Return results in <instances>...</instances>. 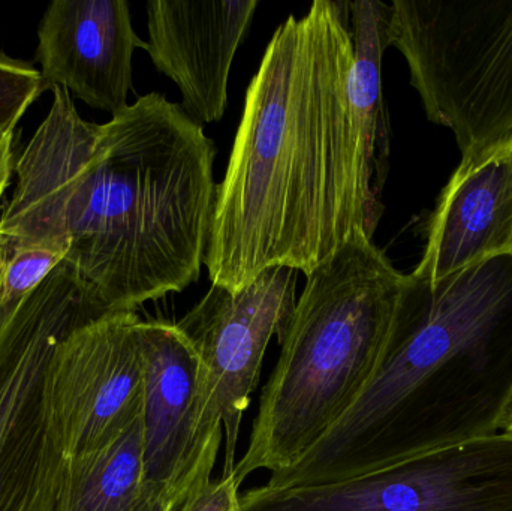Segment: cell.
I'll list each match as a JSON object with an SVG mask.
<instances>
[{
    "label": "cell",
    "instance_id": "13",
    "mask_svg": "<svg viewBox=\"0 0 512 511\" xmlns=\"http://www.w3.org/2000/svg\"><path fill=\"white\" fill-rule=\"evenodd\" d=\"M512 257V138L463 156L439 197L412 278L436 284Z\"/></svg>",
    "mask_w": 512,
    "mask_h": 511
},
{
    "label": "cell",
    "instance_id": "9",
    "mask_svg": "<svg viewBox=\"0 0 512 511\" xmlns=\"http://www.w3.org/2000/svg\"><path fill=\"white\" fill-rule=\"evenodd\" d=\"M135 312L81 324L57 345L45 372V407L63 458L116 440L143 408L144 357Z\"/></svg>",
    "mask_w": 512,
    "mask_h": 511
},
{
    "label": "cell",
    "instance_id": "18",
    "mask_svg": "<svg viewBox=\"0 0 512 511\" xmlns=\"http://www.w3.org/2000/svg\"><path fill=\"white\" fill-rule=\"evenodd\" d=\"M14 134L15 129H0V200L15 171Z\"/></svg>",
    "mask_w": 512,
    "mask_h": 511
},
{
    "label": "cell",
    "instance_id": "11",
    "mask_svg": "<svg viewBox=\"0 0 512 511\" xmlns=\"http://www.w3.org/2000/svg\"><path fill=\"white\" fill-rule=\"evenodd\" d=\"M146 45L125 0H54L38 27L42 89H66L116 116L129 105L132 57Z\"/></svg>",
    "mask_w": 512,
    "mask_h": 511
},
{
    "label": "cell",
    "instance_id": "8",
    "mask_svg": "<svg viewBox=\"0 0 512 511\" xmlns=\"http://www.w3.org/2000/svg\"><path fill=\"white\" fill-rule=\"evenodd\" d=\"M297 270L268 267L239 290L212 284L179 323L200 359L207 419L224 429L222 476L234 473L243 414L258 383L271 338L282 344L294 315Z\"/></svg>",
    "mask_w": 512,
    "mask_h": 511
},
{
    "label": "cell",
    "instance_id": "16",
    "mask_svg": "<svg viewBox=\"0 0 512 511\" xmlns=\"http://www.w3.org/2000/svg\"><path fill=\"white\" fill-rule=\"evenodd\" d=\"M42 92L39 69L0 51V129H15Z\"/></svg>",
    "mask_w": 512,
    "mask_h": 511
},
{
    "label": "cell",
    "instance_id": "6",
    "mask_svg": "<svg viewBox=\"0 0 512 511\" xmlns=\"http://www.w3.org/2000/svg\"><path fill=\"white\" fill-rule=\"evenodd\" d=\"M113 314L62 261L0 320V511H57L66 459L51 434L45 372L59 342Z\"/></svg>",
    "mask_w": 512,
    "mask_h": 511
},
{
    "label": "cell",
    "instance_id": "12",
    "mask_svg": "<svg viewBox=\"0 0 512 511\" xmlns=\"http://www.w3.org/2000/svg\"><path fill=\"white\" fill-rule=\"evenodd\" d=\"M258 5V0L147 3L146 51L179 87L185 113L203 128L224 117L231 65Z\"/></svg>",
    "mask_w": 512,
    "mask_h": 511
},
{
    "label": "cell",
    "instance_id": "5",
    "mask_svg": "<svg viewBox=\"0 0 512 511\" xmlns=\"http://www.w3.org/2000/svg\"><path fill=\"white\" fill-rule=\"evenodd\" d=\"M388 44L463 156L512 138V0H394Z\"/></svg>",
    "mask_w": 512,
    "mask_h": 511
},
{
    "label": "cell",
    "instance_id": "1",
    "mask_svg": "<svg viewBox=\"0 0 512 511\" xmlns=\"http://www.w3.org/2000/svg\"><path fill=\"white\" fill-rule=\"evenodd\" d=\"M216 147L179 102L141 96L104 125L66 89L15 161L0 237L44 243L113 312L200 278L215 212Z\"/></svg>",
    "mask_w": 512,
    "mask_h": 511
},
{
    "label": "cell",
    "instance_id": "4",
    "mask_svg": "<svg viewBox=\"0 0 512 511\" xmlns=\"http://www.w3.org/2000/svg\"><path fill=\"white\" fill-rule=\"evenodd\" d=\"M408 275L363 231L307 275L262 390L243 480L294 467L360 399L387 353Z\"/></svg>",
    "mask_w": 512,
    "mask_h": 511
},
{
    "label": "cell",
    "instance_id": "3",
    "mask_svg": "<svg viewBox=\"0 0 512 511\" xmlns=\"http://www.w3.org/2000/svg\"><path fill=\"white\" fill-rule=\"evenodd\" d=\"M512 408V257L436 284L408 275L387 353L351 410L271 488L361 476L505 429Z\"/></svg>",
    "mask_w": 512,
    "mask_h": 511
},
{
    "label": "cell",
    "instance_id": "19",
    "mask_svg": "<svg viewBox=\"0 0 512 511\" xmlns=\"http://www.w3.org/2000/svg\"><path fill=\"white\" fill-rule=\"evenodd\" d=\"M504 431L512 432V408H511L510 416H508L507 423H505Z\"/></svg>",
    "mask_w": 512,
    "mask_h": 511
},
{
    "label": "cell",
    "instance_id": "2",
    "mask_svg": "<svg viewBox=\"0 0 512 511\" xmlns=\"http://www.w3.org/2000/svg\"><path fill=\"white\" fill-rule=\"evenodd\" d=\"M352 62L349 2L316 0L277 27L216 189L204 258L212 284L239 290L274 266L310 275L364 233Z\"/></svg>",
    "mask_w": 512,
    "mask_h": 511
},
{
    "label": "cell",
    "instance_id": "14",
    "mask_svg": "<svg viewBox=\"0 0 512 511\" xmlns=\"http://www.w3.org/2000/svg\"><path fill=\"white\" fill-rule=\"evenodd\" d=\"M354 62L349 102L357 123L364 197V233L373 239L382 207L381 195L390 170V123L382 93V56L390 47L391 6L381 0L349 2Z\"/></svg>",
    "mask_w": 512,
    "mask_h": 511
},
{
    "label": "cell",
    "instance_id": "7",
    "mask_svg": "<svg viewBox=\"0 0 512 511\" xmlns=\"http://www.w3.org/2000/svg\"><path fill=\"white\" fill-rule=\"evenodd\" d=\"M243 511H512V432L441 447L316 486L262 485Z\"/></svg>",
    "mask_w": 512,
    "mask_h": 511
},
{
    "label": "cell",
    "instance_id": "10",
    "mask_svg": "<svg viewBox=\"0 0 512 511\" xmlns=\"http://www.w3.org/2000/svg\"><path fill=\"white\" fill-rule=\"evenodd\" d=\"M144 477L171 511L212 480L224 429L207 419L201 365L176 324L141 323Z\"/></svg>",
    "mask_w": 512,
    "mask_h": 511
},
{
    "label": "cell",
    "instance_id": "17",
    "mask_svg": "<svg viewBox=\"0 0 512 511\" xmlns=\"http://www.w3.org/2000/svg\"><path fill=\"white\" fill-rule=\"evenodd\" d=\"M239 488L234 473L209 480L189 495L179 511H243Z\"/></svg>",
    "mask_w": 512,
    "mask_h": 511
},
{
    "label": "cell",
    "instance_id": "15",
    "mask_svg": "<svg viewBox=\"0 0 512 511\" xmlns=\"http://www.w3.org/2000/svg\"><path fill=\"white\" fill-rule=\"evenodd\" d=\"M57 511H171L144 477L141 414L116 440L66 461Z\"/></svg>",
    "mask_w": 512,
    "mask_h": 511
}]
</instances>
